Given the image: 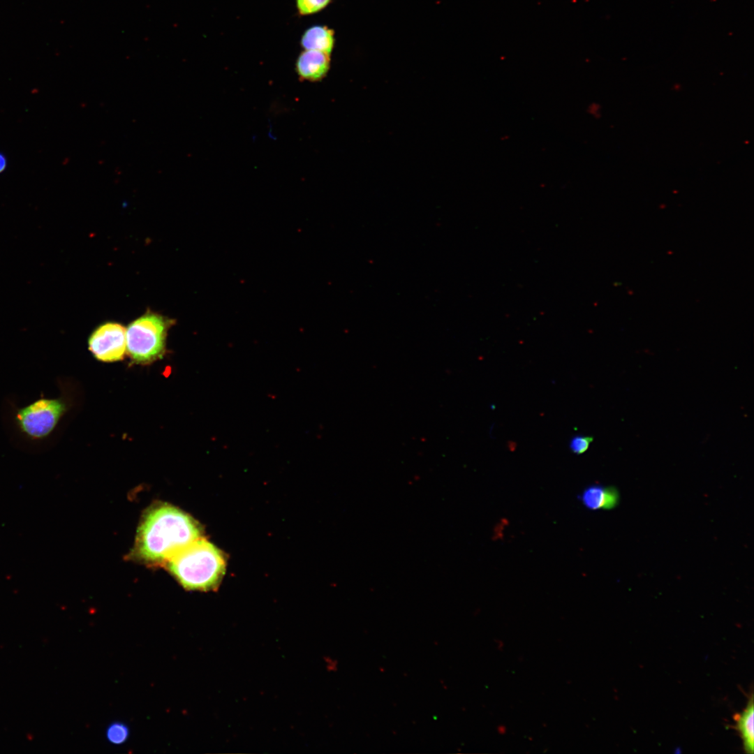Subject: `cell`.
Masks as SVG:
<instances>
[{
  "label": "cell",
  "mask_w": 754,
  "mask_h": 754,
  "mask_svg": "<svg viewBox=\"0 0 754 754\" xmlns=\"http://www.w3.org/2000/svg\"><path fill=\"white\" fill-rule=\"evenodd\" d=\"M200 535L199 525L188 515L172 505H159L150 509L140 524L137 552L148 561H168Z\"/></svg>",
  "instance_id": "6da1fadb"
},
{
  "label": "cell",
  "mask_w": 754,
  "mask_h": 754,
  "mask_svg": "<svg viewBox=\"0 0 754 754\" xmlns=\"http://www.w3.org/2000/svg\"><path fill=\"white\" fill-rule=\"evenodd\" d=\"M168 566L185 589L208 591L220 582L226 561L219 549L199 538L174 554Z\"/></svg>",
  "instance_id": "7a4b0ae2"
},
{
  "label": "cell",
  "mask_w": 754,
  "mask_h": 754,
  "mask_svg": "<svg viewBox=\"0 0 754 754\" xmlns=\"http://www.w3.org/2000/svg\"><path fill=\"white\" fill-rule=\"evenodd\" d=\"M64 397H40L23 406L9 402L8 420L15 436L28 445H45L67 412Z\"/></svg>",
  "instance_id": "3957f363"
},
{
  "label": "cell",
  "mask_w": 754,
  "mask_h": 754,
  "mask_svg": "<svg viewBox=\"0 0 754 754\" xmlns=\"http://www.w3.org/2000/svg\"><path fill=\"white\" fill-rule=\"evenodd\" d=\"M172 323L171 320L151 311L131 322L126 329V348L131 358L140 363L161 358Z\"/></svg>",
  "instance_id": "277c9868"
},
{
  "label": "cell",
  "mask_w": 754,
  "mask_h": 754,
  "mask_svg": "<svg viewBox=\"0 0 754 754\" xmlns=\"http://www.w3.org/2000/svg\"><path fill=\"white\" fill-rule=\"evenodd\" d=\"M89 349L103 362L121 360L126 351V329L121 324L107 322L99 325L89 339Z\"/></svg>",
  "instance_id": "5b68a950"
},
{
  "label": "cell",
  "mask_w": 754,
  "mask_h": 754,
  "mask_svg": "<svg viewBox=\"0 0 754 754\" xmlns=\"http://www.w3.org/2000/svg\"><path fill=\"white\" fill-rule=\"evenodd\" d=\"M330 54L317 50H304L296 61V71L305 80L315 82L323 78L329 71Z\"/></svg>",
  "instance_id": "8992f818"
},
{
  "label": "cell",
  "mask_w": 754,
  "mask_h": 754,
  "mask_svg": "<svg viewBox=\"0 0 754 754\" xmlns=\"http://www.w3.org/2000/svg\"><path fill=\"white\" fill-rule=\"evenodd\" d=\"M334 45V31L326 26H313L307 29L301 38L304 50H317L330 54Z\"/></svg>",
  "instance_id": "52a82bcc"
},
{
  "label": "cell",
  "mask_w": 754,
  "mask_h": 754,
  "mask_svg": "<svg viewBox=\"0 0 754 754\" xmlns=\"http://www.w3.org/2000/svg\"><path fill=\"white\" fill-rule=\"evenodd\" d=\"M754 708L753 696L751 694L746 708L734 716V727L739 732L744 749L747 753H753L754 748Z\"/></svg>",
  "instance_id": "ba28073f"
},
{
  "label": "cell",
  "mask_w": 754,
  "mask_h": 754,
  "mask_svg": "<svg viewBox=\"0 0 754 754\" xmlns=\"http://www.w3.org/2000/svg\"><path fill=\"white\" fill-rule=\"evenodd\" d=\"M605 489L600 485H591L584 489L581 495L583 504L589 509L603 508Z\"/></svg>",
  "instance_id": "9c48e42d"
},
{
  "label": "cell",
  "mask_w": 754,
  "mask_h": 754,
  "mask_svg": "<svg viewBox=\"0 0 754 754\" xmlns=\"http://www.w3.org/2000/svg\"><path fill=\"white\" fill-rule=\"evenodd\" d=\"M331 0H296L298 13L301 15H308L324 9Z\"/></svg>",
  "instance_id": "30bf717a"
},
{
  "label": "cell",
  "mask_w": 754,
  "mask_h": 754,
  "mask_svg": "<svg viewBox=\"0 0 754 754\" xmlns=\"http://www.w3.org/2000/svg\"><path fill=\"white\" fill-rule=\"evenodd\" d=\"M129 734L128 727L121 723L111 724L106 732V737L110 742L114 744L124 743L128 739Z\"/></svg>",
  "instance_id": "8fae6325"
},
{
  "label": "cell",
  "mask_w": 754,
  "mask_h": 754,
  "mask_svg": "<svg viewBox=\"0 0 754 754\" xmlns=\"http://www.w3.org/2000/svg\"><path fill=\"white\" fill-rule=\"evenodd\" d=\"M593 440L590 436L576 435L570 441V450L576 454H583L589 449Z\"/></svg>",
  "instance_id": "7c38bea8"
},
{
  "label": "cell",
  "mask_w": 754,
  "mask_h": 754,
  "mask_svg": "<svg viewBox=\"0 0 754 754\" xmlns=\"http://www.w3.org/2000/svg\"><path fill=\"white\" fill-rule=\"evenodd\" d=\"M618 501V494L616 491L612 488H607L605 491V500L603 508L605 509H610L615 506Z\"/></svg>",
  "instance_id": "4fadbf2b"
},
{
  "label": "cell",
  "mask_w": 754,
  "mask_h": 754,
  "mask_svg": "<svg viewBox=\"0 0 754 754\" xmlns=\"http://www.w3.org/2000/svg\"><path fill=\"white\" fill-rule=\"evenodd\" d=\"M7 167V159L6 156L0 151V174L5 171Z\"/></svg>",
  "instance_id": "5bb4252c"
}]
</instances>
